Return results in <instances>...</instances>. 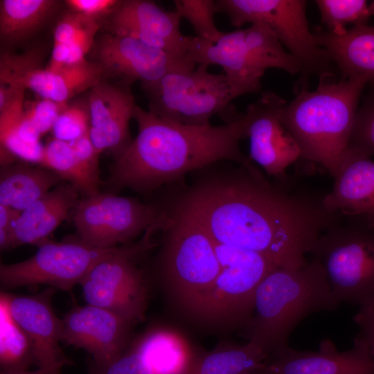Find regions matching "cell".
I'll return each mask as SVG.
<instances>
[{
    "mask_svg": "<svg viewBox=\"0 0 374 374\" xmlns=\"http://www.w3.org/2000/svg\"><path fill=\"white\" fill-rule=\"evenodd\" d=\"M324 195L292 186L287 177L270 182L250 161L192 187L177 213L217 242L298 268L318 238L343 217L326 208Z\"/></svg>",
    "mask_w": 374,
    "mask_h": 374,
    "instance_id": "cell-1",
    "label": "cell"
},
{
    "mask_svg": "<svg viewBox=\"0 0 374 374\" xmlns=\"http://www.w3.org/2000/svg\"><path fill=\"white\" fill-rule=\"evenodd\" d=\"M138 134L110 167L109 188L152 191L186 174L228 161L246 164L240 141L245 139L244 113L223 125L193 126L159 117L136 105Z\"/></svg>",
    "mask_w": 374,
    "mask_h": 374,
    "instance_id": "cell-2",
    "label": "cell"
},
{
    "mask_svg": "<svg viewBox=\"0 0 374 374\" xmlns=\"http://www.w3.org/2000/svg\"><path fill=\"white\" fill-rule=\"evenodd\" d=\"M339 304L316 258L298 268L277 267L256 289L245 336L248 341L261 347L271 361L290 348V335L303 319L336 310Z\"/></svg>",
    "mask_w": 374,
    "mask_h": 374,
    "instance_id": "cell-3",
    "label": "cell"
},
{
    "mask_svg": "<svg viewBox=\"0 0 374 374\" xmlns=\"http://www.w3.org/2000/svg\"><path fill=\"white\" fill-rule=\"evenodd\" d=\"M357 78L323 75L317 89L300 88L280 109L282 123L296 141L301 157L323 166L334 177L348 149L361 93Z\"/></svg>",
    "mask_w": 374,
    "mask_h": 374,
    "instance_id": "cell-4",
    "label": "cell"
},
{
    "mask_svg": "<svg viewBox=\"0 0 374 374\" xmlns=\"http://www.w3.org/2000/svg\"><path fill=\"white\" fill-rule=\"evenodd\" d=\"M322 265L340 303L374 307V222L344 216L317 240L310 253Z\"/></svg>",
    "mask_w": 374,
    "mask_h": 374,
    "instance_id": "cell-5",
    "label": "cell"
},
{
    "mask_svg": "<svg viewBox=\"0 0 374 374\" xmlns=\"http://www.w3.org/2000/svg\"><path fill=\"white\" fill-rule=\"evenodd\" d=\"M217 12L228 16L231 24L240 28L262 22L276 35L285 49L301 65V84L307 87L310 75L335 78V66L327 51L310 30L304 0H217Z\"/></svg>",
    "mask_w": 374,
    "mask_h": 374,
    "instance_id": "cell-6",
    "label": "cell"
},
{
    "mask_svg": "<svg viewBox=\"0 0 374 374\" xmlns=\"http://www.w3.org/2000/svg\"><path fill=\"white\" fill-rule=\"evenodd\" d=\"M168 229L161 269L166 287L177 304L192 315L217 278L221 265L206 230L177 213Z\"/></svg>",
    "mask_w": 374,
    "mask_h": 374,
    "instance_id": "cell-7",
    "label": "cell"
},
{
    "mask_svg": "<svg viewBox=\"0 0 374 374\" xmlns=\"http://www.w3.org/2000/svg\"><path fill=\"white\" fill-rule=\"evenodd\" d=\"M213 242L221 271L191 316L217 328H245L259 283L278 266L257 253Z\"/></svg>",
    "mask_w": 374,
    "mask_h": 374,
    "instance_id": "cell-8",
    "label": "cell"
},
{
    "mask_svg": "<svg viewBox=\"0 0 374 374\" xmlns=\"http://www.w3.org/2000/svg\"><path fill=\"white\" fill-rule=\"evenodd\" d=\"M208 66L170 73L142 87L149 112L163 119L193 126H208L216 114L227 112L240 96L226 75L211 73Z\"/></svg>",
    "mask_w": 374,
    "mask_h": 374,
    "instance_id": "cell-9",
    "label": "cell"
},
{
    "mask_svg": "<svg viewBox=\"0 0 374 374\" xmlns=\"http://www.w3.org/2000/svg\"><path fill=\"white\" fill-rule=\"evenodd\" d=\"M73 221L78 238L95 247L132 244L143 231L168 229L174 223L160 208L113 193H98L79 200Z\"/></svg>",
    "mask_w": 374,
    "mask_h": 374,
    "instance_id": "cell-10",
    "label": "cell"
},
{
    "mask_svg": "<svg viewBox=\"0 0 374 374\" xmlns=\"http://www.w3.org/2000/svg\"><path fill=\"white\" fill-rule=\"evenodd\" d=\"M132 244L102 248L78 237L61 242L48 240L28 259L1 264L0 283L6 289L46 285L69 292L98 262L129 250Z\"/></svg>",
    "mask_w": 374,
    "mask_h": 374,
    "instance_id": "cell-11",
    "label": "cell"
},
{
    "mask_svg": "<svg viewBox=\"0 0 374 374\" xmlns=\"http://www.w3.org/2000/svg\"><path fill=\"white\" fill-rule=\"evenodd\" d=\"M152 233L146 231L129 250L105 258L90 269L80 283L87 304L112 311L132 325L145 319L149 286L133 259L153 246Z\"/></svg>",
    "mask_w": 374,
    "mask_h": 374,
    "instance_id": "cell-12",
    "label": "cell"
},
{
    "mask_svg": "<svg viewBox=\"0 0 374 374\" xmlns=\"http://www.w3.org/2000/svg\"><path fill=\"white\" fill-rule=\"evenodd\" d=\"M286 103L276 93L265 91L244 113L249 159L278 179L286 178V170L301 157L296 141L280 120V109Z\"/></svg>",
    "mask_w": 374,
    "mask_h": 374,
    "instance_id": "cell-13",
    "label": "cell"
},
{
    "mask_svg": "<svg viewBox=\"0 0 374 374\" xmlns=\"http://www.w3.org/2000/svg\"><path fill=\"white\" fill-rule=\"evenodd\" d=\"M95 55L104 74L109 73L119 82L130 85L137 80L142 84L152 83L168 73L195 67L184 57L112 33L98 39Z\"/></svg>",
    "mask_w": 374,
    "mask_h": 374,
    "instance_id": "cell-14",
    "label": "cell"
},
{
    "mask_svg": "<svg viewBox=\"0 0 374 374\" xmlns=\"http://www.w3.org/2000/svg\"><path fill=\"white\" fill-rule=\"evenodd\" d=\"M55 290L48 287L34 294H1V303L28 337L38 368H61L73 363L60 346L63 325L52 306Z\"/></svg>",
    "mask_w": 374,
    "mask_h": 374,
    "instance_id": "cell-15",
    "label": "cell"
},
{
    "mask_svg": "<svg viewBox=\"0 0 374 374\" xmlns=\"http://www.w3.org/2000/svg\"><path fill=\"white\" fill-rule=\"evenodd\" d=\"M62 319V342L84 349L96 363L112 360L131 341L133 325L103 308L74 305Z\"/></svg>",
    "mask_w": 374,
    "mask_h": 374,
    "instance_id": "cell-16",
    "label": "cell"
},
{
    "mask_svg": "<svg viewBox=\"0 0 374 374\" xmlns=\"http://www.w3.org/2000/svg\"><path fill=\"white\" fill-rule=\"evenodd\" d=\"M181 19L175 11H166L153 1H121L111 15L109 33L130 37L186 58L188 36L181 32Z\"/></svg>",
    "mask_w": 374,
    "mask_h": 374,
    "instance_id": "cell-17",
    "label": "cell"
},
{
    "mask_svg": "<svg viewBox=\"0 0 374 374\" xmlns=\"http://www.w3.org/2000/svg\"><path fill=\"white\" fill-rule=\"evenodd\" d=\"M136 105L130 84L101 80L91 89L88 100L89 134L99 155L109 150L116 158L130 144L129 123Z\"/></svg>",
    "mask_w": 374,
    "mask_h": 374,
    "instance_id": "cell-18",
    "label": "cell"
},
{
    "mask_svg": "<svg viewBox=\"0 0 374 374\" xmlns=\"http://www.w3.org/2000/svg\"><path fill=\"white\" fill-rule=\"evenodd\" d=\"M266 367L274 374H374V357L356 337L346 351H339L331 340L323 339L317 351L290 348Z\"/></svg>",
    "mask_w": 374,
    "mask_h": 374,
    "instance_id": "cell-19",
    "label": "cell"
},
{
    "mask_svg": "<svg viewBox=\"0 0 374 374\" xmlns=\"http://www.w3.org/2000/svg\"><path fill=\"white\" fill-rule=\"evenodd\" d=\"M186 58L195 65L216 64L240 95L260 91L262 74L253 66L244 44V29L224 32L215 40L188 36Z\"/></svg>",
    "mask_w": 374,
    "mask_h": 374,
    "instance_id": "cell-20",
    "label": "cell"
},
{
    "mask_svg": "<svg viewBox=\"0 0 374 374\" xmlns=\"http://www.w3.org/2000/svg\"><path fill=\"white\" fill-rule=\"evenodd\" d=\"M333 178L323 197L326 208L374 222V161L347 149Z\"/></svg>",
    "mask_w": 374,
    "mask_h": 374,
    "instance_id": "cell-21",
    "label": "cell"
},
{
    "mask_svg": "<svg viewBox=\"0 0 374 374\" xmlns=\"http://www.w3.org/2000/svg\"><path fill=\"white\" fill-rule=\"evenodd\" d=\"M79 194L69 183H60L21 212L11 229L12 249L48 241L77 206Z\"/></svg>",
    "mask_w": 374,
    "mask_h": 374,
    "instance_id": "cell-22",
    "label": "cell"
},
{
    "mask_svg": "<svg viewBox=\"0 0 374 374\" xmlns=\"http://www.w3.org/2000/svg\"><path fill=\"white\" fill-rule=\"evenodd\" d=\"M341 79L357 78L374 88V26H352L341 35L321 28L314 33Z\"/></svg>",
    "mask_w": 374,
    "mask_h": 374,
    "instance_id": "cell-23",
    "label": "cell"
},
{
    "mask_svg": "<svg viewBox=\"0 0 374 374\" xmlns=\"http://www.w3.org/2000/svg\"><path fill=\"white\" fill-rule=\"evenodd\" d=\"M129 346L153 374H189L201 354L181 332L163 326L150 328Z\"/></svg>",
    "mask_w": 374,
    "mask_h": 374,
    "instance_id": "cell-24",
    "label": "cell"
},
{
    "mask_svg": "<svg viewBox=\"0 0 374 374\" xmlns=\"http://www.w3.org/2000/svg\"><path fill=\"white\" fill-rule=\"evenodd\" d=\"M103 74L98 64L87 60L57 71H50L37 66L19 75L15 80L12 89H28L43 99L67 104L76 94L96 86L102 80Z\"/></svg>",
    "mask_w": 374,
    "mask_h": 374,
    "instance_id": "cell-25",
    "label": "cell"
},
{
    "mask_svg": "<svg viewBox=\"0 0 374 374\" xmlns=\"http://www.w3.org/2000/svg\"><path fill=\"white\" fill-rule=\"evenodd\" d=\"M56 173L24 161L3 166L0 172V204L22 212L61 183Z\"/></svg>",
    "mask_w": 374,
    "mask_h": 374,
    "instance_id": "cell-26",
    "label": "cell"
},
{
    "mask_svg": "<svg viewBox=\"0 0 374 374\" xmlns=\"http://www.w3.org/2000/svg\"><path fill=\"white\" fill-rule=\"evenodd\" d=\"M269 360L265 350L251 341L220 345L201 353L189 374H247Z\"/></svg>",
    "mask_w": 374,
    "mask_h": 374,
    "instance_id": "cell-27",
    "label": "cell"
},
{
    "mask_svg": "<svg viewBox=\"0 0 374 374\" xmlns=\"http://www.w3.org/2000/svg\"><path fill=\"white\" fill-rule=\"evenodd\" d=\"M57 3L53 0H1V42L14 44L28 38L50 17Z\"/></svg>",
    "mask_w": 374,
    "mask_h": 374,
    "instance_id": "cell-28",
    "label": "cell"
},
{
    "mask_svg": "<svg viewBox=\"0 0 374 374\" xmlns=\"http://www.w3.org/2000/svg\"><path fill=\"white\" fill-rule=\"evenodd\" d=\"M244 44L255 69L264 75L269 68H276L290 74L301 72V65L265 24L255 22L244 28Z\"/></svg>",
    "mask_w": 374,
    "mask_h": 374,
    "instance_id": "cell-29",
    "label": "cell"
},
{
    "mask_svg": "<svg viewBox=\"0 0 374 374\" xmlns=\"http://www.w3.org/2000/svg\"><path fill=\"white\" fill-rule=\"evenodd\" d=\"M41 166L56 173L84 197L99 193V186L94 184L84 172L68 142L51 139L44 146V159Z\"/></svg>",
    "mask_w": 374,
    "mask_h": 374,
    "instance_id": "cell-30",
    "label": "cell"
},
{
    "mask_svg": "<svg viewBox=\"0 0 374 374\" xmlns=\"http://www.w3.org/2000/svg\"><path fill=\"white\" fill-rule=\"evenodd\" d=\"M1 371L28 370L34 363L30 341L1 303Z\"/></svg>",
    "mask_w": 374,
    "mask_h": 374,
    "instance_id": "cell-31",
    "label": "cell"
},
{
    "mask_svg": "<svg viewBox=\"0 0 374 374\" xmlns=\"http://www.w3.org/2000/svg\"><path fill=\"white\" fill-rule=\"evenodd\" d=\"M315 3L326 30L334 34L344 33L348 24H366L371 17L367 1L317 0Z\"/></svg>",
    "mask_w": 374,
    "mask_h": 374,
    "instance_id": "cell-32",
    "label": "cell"
},
{
    "mask_svg": "<svg viewBox=\"0 0 374 374\" xmlns=\"http://www.w3.org/2000/svg\"><path fill=\"white\" fill-rule=\"evenodd\" d=\"M175 12L186 19L194 28L197 36L205 39L215 40L223 31L215 26L214 15L217 12L215 1L213 0H175Z\"/></svg>",
    "mask_w": 374,
    "mask_h": 374,
    "instance_id": "cell-33",
    "label": "cell"
},
{
    "mask_svg": "<svg viewBox=\"0 0 374 374\" xmlns=\"http://www.w3.org/2000/svg\"><path fill=\"white\" fill-rule=\"evenodd\" d=\"M348 150L365 157L374 156V88L357 109Z\"/></svg>",
    "mask_w": 374,
    "mask_h": 374,
    "instance_id": "cell-34",
    "label": "cell"
},
{
    "mask_svg": "<svg viewBox=\"0 0 374 374\" xmlns=\"http://www.w3.org/2000/svg\"><path fill=\"white\" fill-rule=\"evenodd\" d=\"M100 27L99 20L73 12L57 24L53 43H78L92 46Z\"/></svg>",
    "mask_w": 374,
    "mask_h": 374,
    "instance_id": "cell-35",
    "label": "cell"
},
{
    "mask_svg": "<svg viewBox=\"0 0 374 374\" xmlns=\"http://www.w3.org/2000/svg\"><path fill=\"white\" fill-rule=\"evenodd\" d=\"M89 112L80 104L66 105L51 130L53 138L71 142L89 132Z\"/></svg>",
    "mask_w": 374,
    "mask_h": 374,
    "instance_id": "cell-36",
    "label": "cell"
},
{
    "mask_svg": "<svg viewBox=\"0 0 374 374\" xmlns=\"http://www.w3.org/2000/svg\"><path fill=\"white\" fill-rule=\"evenodd\" d=\"M88 374H153L139 353L129 345L116 357L105 363L88 360Z\"/></svg>",
    "mask_w": 374,
    "mask_h": 374,
    "instance_id": "cell-37",
    "label": "cell"
},
{
    "mask_svg": "<svg viewBox=\"0 0 374 374\" xmlns=\"http://www.w3.org/2000/svg\"><path fill=\"white\" fill-rule=\"evenodd\" d=\"M67 104L42 98L40 100L24 103V111L43 135L51 131L56 119Z\"/></svg>",
    "mask_w": 374,
    "mask_h": 374,
    "instance_id": "cell-38",
    "label": "cell"
},
{
    "mask_svg": "<svg viewBox=\"0 0 374 374\" xmlns=\"http://www.w3.org/2000/svg\"><path fill=\"white\" fill-rule=\"evenodd\" d=\"M91 47L77 43H53V47L46 69L57 71L79 64L86 60L85 55Z\"/></svg>",
    "mask_w": 374,
    "mask_h": 374,
    "instance_id": "cell-39",
    "label": "cell"
},
{
    "mask_svg": "<svg viewBox=\"0 0 374 374\" xmlns=\"http://www.w3.org/2000/svg\"><path fill=\"white\" fill-rule=\"evenodd\" d=\"M69 143L84 172L94 184L99 186V154L94 148L89 132Z\"/></svg>",
    "mask_w": 374,
    "mask_h": 374,
    "instance_id": "cell-40",
    "label": "cell"
},
{
    "mask_svg": "<svg viewBox=\"0 0 374 374\" xmlns=\"http://www.w3.org/2000/svg\"><path fill=\"white\" fill-rule=\"evenodd\" d=\"M73 12L83 14L99 20L103 16L112 15L121 1L116 0H67L65 1Z\"/></svg>",
    "mask_w": 374,
    "mask_h": 374,
    "instance_id": "cell-41",
    "label": "cell"
},
{
    "mask_svg": "<svg viewBox=\"0 0 374 374\" xmlns=\"http://www.w3.org/2000/svg\"><path fill=\"white\" fill-rule=\"evenodd\" d=\"M353 320L358 328L355 337L365 343L374 357V307L360 308Z\"/></svg>",
    "mask_w": 374,
    "mask_h": 374,
    "instance_id": "cell-42",
    "label": "cell"
},
{
    "mask_svg": "<svg viewBox=\"0 0 374 374\" xmlns=\"http://www.w3.org/2000/svg\"><path fill=\"white\" fill-rule=\"evenodd\" d=\"M20 213L10 206L0 204V229L11 231Z\"/></svg>",
    "mask_w": 374,
    "mask_h": 374,
    "instance_id": "cell-43",
    "label": "cell"
},
{
    "mask_svg": "<svg viewBox=\"0 0 374 374\" xmlns=\"http://www.w3.org/2000/svg\"><path fill=\"white\" fill-rule=\"evenodd\" d=\"M0 249L1 251L12 249L10 230L0 229Z\"/></svg>",
    "mask_w": 374,
    "mask_h": 374,
    "instance_id": "cell-44",
    "label": "cell"
},
{
    "mask_svg": "<svg viewBox=\"0 0 374 374\" xmlns=\"http://www.w3.org/2000/svg\"><path fill=\"white\" fill-rule=\"evenodd\" d=\"M51 370H53V369L38 368V369L35 371H30L28 370L1 371V374H45L46 372Z\"/></svg>",
    "mask_w": 374,
    "mask_h": 374,
    "instance_id": "cell-45",
    "label": "cell"
},
{
    "mask_svg": "<svg viewBox=\"0 0 374 374\" xmlns=\"http://www.w3.org/2000/svg\"><path fill=\"white\" fill-rule=\"evenodd\" d=\"M247 374H274L266 366L253 369Z\"/></svg>",
    "mask_w": 374,
    "mask_h": 374,
    "instance_id": "cell-46",
    "label": "cell"
},
{
    "mask_svg": "<svg viewBox=\"0 0 374 374\" xmlns=\"http://www.w3.org/2000/svg\"><path fill=\"white\" fill-rule=\"evenodd\" d=\"M369 12L371 16H374V1H373L368 6Z\"/></svg>",
    "mask_w": 374,
    "mask_h": 374,
    "instance_id": "cell-47",
    "label": "cell"
},
{
    "mask_svg": "<svg viewBox=\"0 0 374 374\" xmlns=\"http://www.w3.org/2000/svg\"><path fill=\"white\" fill-rule=\"evenodd\" d=\"M61 368H55L51 371H48L45 374H60Z\"/></svg>",
    "mask_w": 374,
    "mask_h": 374,
    "instance_id": "cell-48",
    "label": "cell"
}]
</instances>
